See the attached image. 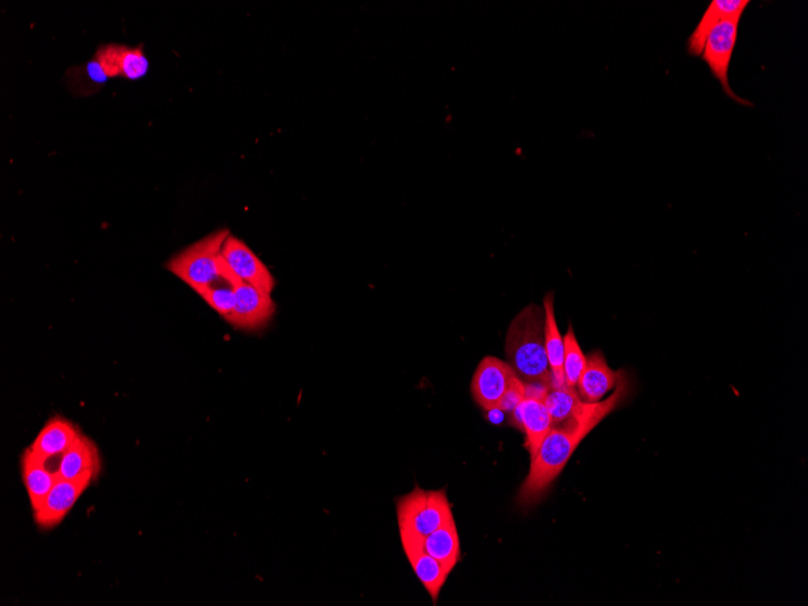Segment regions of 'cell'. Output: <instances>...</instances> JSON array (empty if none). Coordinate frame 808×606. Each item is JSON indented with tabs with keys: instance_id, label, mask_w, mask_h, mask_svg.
I'll use <instances>...</instances> for the list:
<instances>
[{
	"instance_id": "cell-1",
	"label": "cell",
	"mask_w": 808,
	"mask_h": 606,
	"mask_svg": "<svg viewBox=\"0 0 808 606\" xmlns=\"http://www.w3.org/2000/svg\"><path fill=\"white\" fill-rule=\"evenodd\" d=\"M616 392L606 400L581 405L579 412L567 423L552 426L532 459L531 471L524 481L519 500L532 505L542 496L567 467L574 452L602 420L627 398L631 392L629 375L620 371Z\"/></svg>"
},
{
	"instance_id": "cell-2",
	"label": "cell",
	"mask_w": 808,
	"mask_h": 606,
	"mask_svg": "<svg viewBox=\"0 0 808 606\" xmlns=\"http://www.w3.org/2000/svg\"><path fill=\"white\" fill-rule=\"evenodd\" d=\"M505 351L508 363L524 384L552 386L545 345L544 308L531 305L515 317L506 338Z\"/></svg>"
},
{
	"instance_id": "cell-3",
	"label": "cell",
	"mask_w": 808,
	"mask_h": 606,
	"mask_svg": "<svg viewBox=\"0 0 808 606\" xmlns=\"http://www.w3.org/2000/svg\"><path fill=\"white\" fill-rule=\"evenodd\" d=\"M229 235L228 230H220L203 237L171 258L166 268L200 295L203 289L222 279L219 261L223 245Z\"/></svg>"
},
{
	"instance_id": "cell-4",
	"label": "cell",
	"mask_w": 808,
	"mask_h": 606,
	"mask_svg": "<svg viewBox=\"0 0 808 606\" xmlns=\"http://www.w3.org/2000/svg\"><path fill=\"white\" fill-rule=\"evenodd\" d=\"M396 506L400 530L423 539L455 518L445 490L426 492L415 486L412 493L401 496Z\"/></svg>"
},
{
	"instance_id": "cell-5",
	"label": "cell",
	"mask_w": 808,
	"mask_h": 606,
	"mask_svg": "<svg viewBox=\"0 0 808 606\" xmlns=\"http://www.w3.org/2000/svg\"><path fill=\"white\" fill-rule=\"evenodd\" d=\"M220 276L229 283L235 292V308L225 320L232 326L253 331L265 326L275 312V302L271 295L263 294L252 285L245 283L226 264L222 255L219 261Z\"/></svg>"
},
{
	"instance_id": "cell-6",
	"label": "cell",
	"mask_w": 808,
	"mask_h": 606,
	"mask_svg": "<svg viewBox=\"0 0 808 606\" xmlns=\"http://www.w3.org/2000/svg\"><path fill=\"white\" fill-rule=\"evenodd\" d=\"M741 18L742 16H736L721 21V23L710 32L703 51V58L710 72H712L713 77L720 83L721 89H723L726 96L739 104L751 107L753 104L750 102L742 100L741 97L732 90L729 81L730 64L736 48Z\"/></svg>"
},
{
	"instance_id": "cell-7",
	"label": "cell",
	"mask_w": 808,
	"mask_h": 606,
	"mask_svg": "<svg viewBox=\"0 0 808 606\" xmlns=\"http://www.w3.org/2000/svg\"><path fill=\"white\" fill-rule=\"evenodd\" d=\"M517 376L511 366L497 357H486L480 363L472 379V395L476 403L487 412L499 410L501 400Z\"/></svg>"
},
{
	"instance_id": "cell-8",
	"label": "cell",
	"mask_w": 808,
	"mask_h": 606,
	"mask_svg": "<svg viewBox=\"0 0 808 606\" xmlns=\"http://www.w3.org/2000/svg\"><path fill=\"white\" fill-rule=\"evenodd\" d=\"M221 255L226 264L245 283L252 285L263 294L272 296L275 288V279L260 257L243 240L229 235L223 245Z\"/></svg>"
},
{
	"instance_id": "cell-9",
	"label": "cell",
	"mask_w": 808,
	"mask_h": 606,
	"mask_svg": "<svg viewBox=\"0 0 808 606\" xmlns=\"http://www.w3.org/2000/svg\"><path fill=\"white\" fill-rule=\"evenodd\" d=\"M405 554L411 562L415 576L423 583L434 603L437 602L440 590L449 577L447 570L431 557L424 548L423 537L407 530H400Z\"/></svg>"
},
{
	"instance_id": "cell-10",
	"label": "cell",
	"mask_w": 808,
	"mask_h": 606,
	"mask_svg": "<svg viewBox=\"0 0 808 606\" xmlns=\"http://www.w3.org/2000/svg\"><path fill=\"white\" fill-rule=\"evenodd\" d=\"M511 424L524 432L525 447L533 459L554 425L545 397L526 396L511 413Z\"/></svg>"
},
{
	"instance_id": "cell-11",
	"label": "cell",
	"mask_w": 808,
	"mask_h": 606,
	"mask_svg": "<svg viewBox=\"0 0 808 606\" xmlns=\"http://www.w3.org/2000/svg\"><path fill=\"white\" fill-rule=\"evenodd\" d=\"M91 482L89 480H58L45 503L35 512L37 525L42 529H51L59 525L72 510L73 506L77 504L83 493L89 488Z\"/></svg>"
},
{
	"instance_id": "cell-12",
	"label": "cell",
	"mask_w": 808,
	"mask_h": 606,
	"mask_svg": "<svg viewBox=\"0 0 808 606\" xmlns=\"http://www.w3.org/2000/svg\"><path fill=\"white\" fill-rule=\"evenodd\" d=\"M95 60L101 64L110 78L124 77L128 81H138L146 77L149 69V61L142 46L137 48L120 45L102 46L97 50Z\"/></svg>"
},
{
	"instance_id": "cell-13",
	"label": "cell",
	"mask_w": 808,
	"mask_h": 606,
	"mask_svg": "<svg viewBox=\"0 0 808 606\" xmlns=\"http://www.w3.org/2000/svg\"><path fill=\"white\" fill-rule=\"evenodd\" d=\"M101 471V458L95 443L82 434L61 457L57 474L59 480L94 481Z\"/></svg>"
},
{
	"instance_id": "cell-14",
	"label": "cell",
	"mask_w": 808,
	"mask_h": 606,
	"mask_svg": "<svg viewBox=\"0 0 808 606\" xmlns=\"http://www.w3.org/2000/svg\"><path fill=\"white\" fill-rule=\"evenodd\" d=\"M749 0H713L707 8L701 21L694 29L693 35L687 39V50L689 55L701 57L706 41L721 21L730 17L743 16Z\"/></svg>"
},
{
	"instance_id": "cell-15",
	"label": "cell",
	"mask_w": 808,
	"mask_h": 606,
	"mask_svg": "<svg viewBox=\"0 0 808 606\" xmlns=\"http://www.w3.org/2000/svg\"><path fill=\"white\" fill-rule=\"evenodd\" d=\"M79 435L80 432L70 420L60 417L52 418L41 429L28 449L38 458L50 461L53 458L62 457Z\"/></svg>"
},
{
	"instance_id": "cell-16",
	"label": "cell",
	"mask_w": 808,
	"mask_h": 606,
	"mask_svg": "<svg viewBox=\"0 0 808 606\" xmlns=\"http://www.w3.org/2000/svg\"><path fill=\"white\" fill-rule=\"evenodd\" d=\"M618 375L619 372L611 370L600 351L591 354L577 384L580 398L587 404L599 403L612 387H616Z\"/></svg>"
},
{
	"instance_id": "cell-17",
	"label": "cell",
	"mask_w": 808,
	"mask_h": 606,
	"mask_svg": "<svg viewBox=\"0 0 808 606\" xmlns=\"http://www.w3.org/2000/svg\"><path fill=\"white\" fill-rule=\"evenodd\" d=\"M23 479L32 508L36 512L58 482L57 471L50 470L47 460L26 449L23 457Z\"/></svg>"
},
{
	"instance_id": "cell-18",
	"label": "cell",
	"mask_w": 808,
	"mask_h": 606,
	"mask_svg": "<svg viewBox=\"0 0 808 606\" xmlns=\"http://www.w3.org/2000/svg\"><path fill=\"white\" fill-rule=\"evenodd\" d=\"M545 345L549 370L552 373V386H562L564 375V338L560 335L555 317V298L548 294L544 300Z\"/></svg>"
},
{
	"instance_id": "cell-19",
	"label": "cell",
	"mask_w": 808,
	"mask_h": 606,
	"mask_svg": "<svg viewBox=\"0 0 808 606\" xmlns=\"http://www.w3.org/2000/svg\"><path fill=\"white\" fill-rule=\"evenodd\" d=\"M424 548L450 576L461 558L460 539L455 518L423 540Z\"/></svg>"
},
{
	"instance_id": "cell-20",
	"label": "cell",
	"mask_w": 808,
	"mask_h": 606,
	"mask_svg": "<svg viewBox=\"0 0 808 606\" xmlns=\"http://www.w3.org/2000/svg\"><path fill=\"white\" fill-rule=\"evenodd\" d=\"M584 400L580 398L576 387L567 384L562 386H551L545 396V404L552 418V426L562 425L573 418L583 405Z\"/></svg>"
},
{
	"instance_id": "cell-21",
	"label": "cell",
	"mask_w": 808,
	"mask_h": 606,
	"mask_svg": "<svg viewBox=\"0 0 808 606\" xmlns=\"http://www.w3.org/2000/svg\"><path fill=\"white\" fill-rule=\"evenodd\" d=\"M587 357L581 350L573 327H569L564 337V375L565 383L576 387L581 375L585 371Z\"/></svg>"
},
{
	"instance_id": "cell-22",
	"label": "cell",
	"mask_w": 808,
	"mask_h": 606,
	"mask_svg": "<svg viewBox=\"0 0 808 606\" xmlns=\"http://www.w3.org/2000/svg\"><path fill=\"white\" fill-rule=\"evenodd\" d=\"M208 305L224 319L228 318L235 308V292L233 286L212 285L199 295Z\"/></svg>"
},
{
	"instance_id": "cell-23",
	"label": "cell",
	"mask_w": 808,
	"mask_h": 606,
	"mask_svg": "<svg viewBox=\"0 0 808 606\" xmlns=\"http://www.w3.org/2000/svg\"><path fill=\"white\" fill-rule=\"evenodd\" d=\"M75 71H77V74H79V78H74V84L79 83L80 81H85L82 84L80 88V90L85 91L95 90L97 86L104 84L108 78H110L104 73L101 64L97 62V60H94L90 63L86 64V66H83Z\"/></svg>"
},
{
	"instance_id": "cell-24",
	"label": "cell",
	"mask_w": 808,
	"mask_h": 606,
	"mask_svg": "<svg viewBox=\"0 0 808 606\" xmlns=\"http://www.w3.org/2000/svg\"><path fill=\"white\" fill-rule=\"evenodd\" d=\"M525 398V384L521 379H517L515 383L510 387L509 392L504 396L499 410L505 413H512L514 408L519 406Z\"/></svg>"
}]
</instances>
